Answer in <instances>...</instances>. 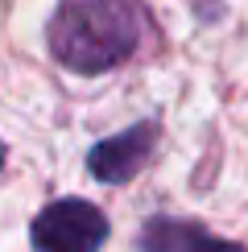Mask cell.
<instances>
[{
    "instance_id": "obj_1",
    "label": "cell",
    "mask_w": 248,
    "mask_h": 252,
    "mask_svg": "<svg viewBox=\"0 0 248 252\" xmlns=\"http://www.w3.org/2000/svg\"><path fill=\"white\" fill-rule=\"evenodd\" d=\"M149 13L141 0H58L46 41L66 70L103 75L141 50Z\"/></svg>"
},
{
    "instance_id": "obj_2",
    "label": "cell",
    "mask_w": 248,
    "mask_h": 252,
    "mask_svg": "<svg viewBox=\"0 0 248 252\" xmlns=\"http://www.w3.org/2000/svg\"><path fill=\"white\" fill-rule=\"evenodd\" d=\"M33 252H99L108 244V215L91 198H54L29 223Z\"/></svg>"
},
{
    "instance_id": "obj_3",
    "label": "cell",
    "mask_w": 248,
    "mask_h": 252,
    "mask_svg": "<svg viewBox=\"0 0 248 252\" xmlns=\"http://www.w3.org/2000/svg\"><path fill=\"white\" fill-rule=\"evenodd\" d=\"M157 136H161L157 120H137V124H128L124 132L95 141V145H91V153H87L91 178H99V182H108V186L132 182V178L141 174V165L149 161Z\"/></svg>"
},
{
    "instance_id": "obj_4",
    "label": "cell",
    "mask_w": 248,
    "mask_h": 252,
    "mask_svg": "<svg viewBox=\"0 0 248 252\" xmlns=\"http://www.w3.org/2000/svg\"><path fill=\"white\" fill-rule=\"evenodd\" d=\"M137 248L141 252H248L236 240H223L199 223H190V219H174V215L145 219L137 232Z\"/></svg>"
},
{
    "instance_id": "obj_5",
    "label": "cell",
    "mask_w": 248,
    "mask_h": 252,
    "mask_svg": "<svg viewBox=\"0 0 248 252\" xmlns=\"http://www.w3.org/2000/svg\"><path fill=\"white\" fill-rule=\"evenodd\" d=\"M0 170H4V145H0Z\"/></svg>"
}]
</instances>
